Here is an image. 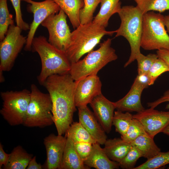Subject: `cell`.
<instances>
[{"label": "cell", "mask_w": 169, "mask_h": 169, "mask_svg": "<svg viewBox=\"0 0 169 169\" xmlns=\"http://www.w3.org/2000/svg\"><path fill=\"white\" fill-rule=\"evenodd\" d=\"M120 0H101L100 10L93 22L105 28L112 15L119 12L121 8Z\"/></svg>", "instance_id": "obj_21"}, {"label": "cell", "mask_w": 169, "mask_h": 169, "mask_svg": "<svg viewBox=\"0 0 169 169\" xmlns=\"http://www.w3.org/2000/svg\"><path fill=\"white\" fill-rule=\"evenodd\" d=\"M143 14L150 11L162 13L169 10V0H134Z\"/></svg>", "instance_id": "obj_26"}, {"label": "cell", "mask_w": 169, "mask_h": 169, "mask_svg": "<svg viewBox=\"0 0 169 169\" xmlns=\"http://www.w3.org/2000/svg\"><path fill=\"white\" fill-rule=\"evenodd\" d=\"M169 164V151H160L152 158L133 169H156Z\"/></svg>", "instance_id": "obj_29"}, {"label": "cell", "mask_w": 169, "mask_h": 169, "mask_svg": "<svg viewBox=\"0 0 169 169\" xmlns=\"http://www.w3.org/2000/svg\"><path fill=\"white\" fill-rule=\"evenodd\" d=\"M84 163L90 168L116 169L120 167L119 163L110 160L97 142L93 144L92 151Z\"/></svg>", "instance_id": "obj_18"}, {"label": "cell", "mask_w": 169, "mask_h": 169, "mask_svg": "<svg viewBox=\"0 0 169 169\" xmlns=\"http://www.w3.org/2000/svg\"><path fill=\"white\" fill-rule=\"evenodd\" d=\"M105 28L92 21L80 24L71 32L70 44L65 52L71 64L93 50L104 36H111L115 33Z\"/></svg>", "instance_id": "obj_3"}, {"label": "cell", "mask_w": 169, "mask_h": 169, "mask_svg": "<svg viewBox=\"0 0 169 169\" xmlns=\"http://www.w3.org/2000/svg\"><path fill=\"white\" fill-rule=\"evenodd\" d=\"M93 144L85 142L74 143L76 151L83 162L87 158L90 154L93 149Z\"/></svg>", "instance_id": "obj_36"}, {"label": "cell", "mask_w": 169, "mask_h": 169, "mask_svg": "<svg viewBox=\"0 0 169 169\" xmlns=\"http://www.w3.org/2000/svg\"><path fill=\"white\" fill-rule=\"evenodd\" d=\"M142 157V155L138 149L131 146L127 154L119 162L120 167L123 169H133L137 161Z\"/></svg>", "instance_id": "obj_33"}, {"label": "cell", "mask_w": 169, "mask_h": 169, "mask_svg": "<svg viewBox=\"0 0 169 169\" xmlns=\"http://www.w3.org/2000/svg\"><path fill=\"white\" fill-rule=\"evenodd\" d=\"M164 16L154 11L143 15L141 47L145 50H169V35L164 23Z\"/></svg>", "instance_id": "obj_7"}, {"label": "cell", "mask_w": 169, "mask_h": 169, "mask_svg": "<svg viewBox=\"0 0 169 169\" xmlns=\"http://www.w3.org/2000/svg\"><path fill=\"white\" fill-rule=\"evenodd\" d=\"M75 85L69 73L50 76L43 84L51 98L53 119L58 135L64 134L72 123L76 107Z\"/></svg>", "instance_id": "obj_1"}, {"label": "cell", "mask_w": 169, "mask_h": 169, "mask_svg": "<svg viewBox=\"0 0 169 169\" xmlns=\"http://www.w3.org/2000/svg\"><path fill=\"white\" fill-rule=\"evenodd\" d=\"M30 98L23 125L29 127L44 128L54 123L52 104L49 94L41 92L32 84Z\"/></svg>", "instance_id": "obj_6"}, {"label": "cell", "mask_w": 169, "mask_h": 169, "mask_svg": "<svg viewBox=\"0 0 169 169\" xmlns=\"http://www.w3.org/2000/svg\"><path fill=\"white\" fill-rule=\"evenodd\" d=\"M133 118V115L129 112L123 113L117 110L114 111L112 124L115 126V131L123 136L126 133Z\"/></svg>", "instance_id": "obj_27"}, {"label": "cell", "mask_w": 169, "mask_h": 169, "mask_svg": "<svg viewBox=\"0 0 169 169\" xmlns=\"http://www.w3.org/2000/svg\"><path fill=\"white\" fill-rule=\"evenodd\" d=\"M14 24L13 15L9 13L7 0H0V41L4 38L9 27Z\"/></svg>", "instance_id": "obj_28"}, {"label": "cell", "mask_w": 169, "mask_h": 169, "mask_svg": "<svg viewBox=\"0 0 169 169\" xmlns=\"http://www.w3.org/2000/svg\"><path fill=\"white\" fill-rule=\"evenodd\" d=\"M22 30L14 24L10 25L0 43V72L9 71L24 45L27 37L21 34Z\"/></svg>", "instance_id": "obj_9"}, {"label": "cell", "mask_w": 169, "mask_h": 169, "mask_svg": "<svg viewBox=\"0 0 169 169\" xmlns=\"http://www.w3.org/2000/svg\"><path fill=\"white\" fill-rule=\"evenodd\" d=\"M28 3L27 10L33 14V20L30 25L24 49H32L33 40L39 26L49 16L57 13L60 10L59 6L53 0L36 2L33 0H22Z\"/></svg>", "instance_id": "obj_11"}, {"label": "cell", "mask_w": 169, "mask_h": 169, "mask_svg": "<svg viewBox=\"0 0 169 169\" xmlns=\"http://www.w3.org/2000/svg\"><path fill=\"white\" fill-rule=\"evenodd\" d=\"M68 17L74 29L80 24L79 13L84 5L83 0H53Z\"/></svg>", "instance_id": "obj_22"}, {"label": "cell", "mask_w": 169, "mask_h": 169, "mask_svg": "<svg viewBox=\"0 0 169 169\" xmlns=\"http://www.w3.org/2000/svg\"><path fill=\"white\" fill-rule=\"evenodd\" d=\"M153 138L146 132L138 136L131 144L138 149L142 157L149 160L161 151V149L156 144Z\"/></svg>", "instance_id": "obj_23"}, {"label": "cell", "mask_w": 169, "mask_h": 169, "mask_svg": "<svg viewBox=\"0 0 169 169\" xmlns=\"http://www.w3.org/2000/svg\"><path fill=\"white\" fill-rule=\"evenodd\" d=\"M118 14L121 23L119 28L114 31L115 37L122 36L128 42L131 53L126 67L136 60L140 51L143 13L137 6L127 5L121 7Z\"/></svg>", "instance_id": "obj_4"}, {"label": "cell", "mask_w": 169, "mask_h": 169, "mask_svg": "<svg viewBox=\"0 0 169 169\" xmlns=\"http://www.w3.org/2000/svg\"><path fill=\"white\" fill-rule=\"evenodd\" d=\"M164 23L166 31L169 35V14L164 16Z\"/></svg>", "instance_id": "obj_42"}, {"label": "cell", "mask_w": 169, "mask_h": 169, "mask_svg": "<svg viewBox=\"0 0 169 169\" xmlns=\"http://www.w3.org/2000/svg\"><path fill=\"white\" fill-rule=\"evenodd\" d=\"M145 89L136 80L128 93L121 99L113 102L115 109L122 111L137 113L144 110L141 101V96Z\"/></svg>", "instance_id": "obj_17"}, {"label": "cell", "mask_w": 169, "mask_h": 169, "mask_svg": "<svg viewBox=\"0 0 169 169\" xmlns=\"http://www.w3.org/2000/svg\"><path fill=\"white\" fill-rule=\"evenodd\" d=\"M32 50L38 53L41 59V69L37 77L41 85L50 76L69 73L71 64L65 53L51 45L44 36L34 38Z\"/></svg>", "instance_id": "obj_2"}, {"label": "cell", "mask_w": 169, "mask_h": 169, "mask_svg": "<svg viewBox=\"0 0 169 169\" xmlns=\"http://www.w3.org/2000/svg\"><path fill=\"white\" fill-rule=\"evenodd\" d=\"M66 142L59 169H89L80 158L75 150L74 142L66 137Z\"/></svg>", "instance_id": "obj_19"}, {"label": "cell", "mask_w": 169, "mask_h": 169, "mask_svg": "<svg viewBox=\"0 0 169 169\" xmlns=\"http://www.w3.org/2000/svg\"><path fill=\"white\" fill-rule=\"evenodd\" d=\"M169 71V68L166 64L158 57L148 73L150 79L149 85H153L157 78L161 74Z\"/></svg>", "instance_id": "obj_32"}, {"label": "cell", "mask_w": 169, "mask_h": 169, "mask_svg": "<svg viewBox=\"0 0 169 169\" xmlns=\"http://www.w3.org/2000/svg\"><path fill=\"white\" fill-rule=\"evenodd\" d=\"M168 102L165 107V109H169V89L166 90L163 93V95L157 100L152 102H148L147 103L148 107L155 108L159 105L165 102Z\"/></svg>", "instance_id": "obj_37"}, {"label": "cell", "mask_w": 169, "mask_h": 169, "mask_svg": "<svg viewBox=\"0 0 169 169\" xmlns=\"http://www.w3.org/2000/svg\"><path fill=\"white\" fill-rule=\"evenodd\" d=\"M3 100L0 113L3 119L11 126L24 123L30 98V91L23 89L19 91L1 92Z\"/></svg>", "instance_id": "obj_8"}, {"label": "cell", "mask_w": 169, "mask_h": 169, "mask_svg": "<svg viewBox=\"0 0 169 169\" xmlns=\"http://www.w3.org/2000/svg\"><path fill=\"white\" fill-rule=\"evenodd\" d=\"M104 145L103 149L108 158L118 163L125 156L131 146L130 143L121 138L107 140Z\"/></svg>", "instance_id": "obj_20"}, {"label": "cell", "mask_w": 169, "mask_h": 169, "mask_svg": "<svg viewBox=\"0 0 169 169\" xmlns=\"http://www.w3.org/2000/svg\"><path fill=\"white\" fill-rule=\"evenodd\" d=\"M42 168L43 166L36 161L35 156L33 157L30 160L26 168L27 169H42Z\"/></svg>", "instance_id": "obj_41"}, {"label": "cell", "mask_w": 169, "mask_h": 169, "mask_svg": "<svg viewBox=\"0 0 169 169\" xmlns=\"http://www.w3.org/2000/svg\"><path fill=\"white\" fill-rule=\"evenodd\" d=\"M90 104L102 128L105 132L110 133L115 109L113 102L109 100L101 93L95 97Z\"/></svg>", "instance_id": "obj_15"}, {"label": "cell", "mask_w": 169, "mask_h": 169, "mask_svg": "<svg viewBox=\"0 0 169 169\" xmlns=\"http://www.w3.org/2000/svg\"><path fill=\"white\" fill-rule=\"evenodd\" d=\"M156 54L159 58L164 61L169 68V50L159 49L157 51Z\"/></svg>", "instance_id": "obj_40"}, {"label": "cell", "mask_w": 169, "mask_h": 169, "mask_svg": "<svg viewBox=\"0 0 169 169\" xmlns=\"http://www.w3.org/2000/svg\"><path fill=\"white\" fill-rule=\"evenodd\" d=\"M84 5L79 13L80 24L92 22L93 14L101 0H83Z\"/></svg>", "instance_id": "obj_30"}, {"label": "cell", "mask_w": 169, "mask_h": 169, "mask_svg": "<svg viewBox=\"0 0 169 169\" xmlns=\"http://www.w3.org/2000/svg\"><path fill=\"white\" fill-rule=\"evenodd\" d=\"M162 132L169 136V125L164 129Z\"/></svg>", "instance_id": "obj_43"}, {"label": "cell", "mask_w": 169, "mask_h": 169, "mask_svg": "<svg viewBox=\"0 0 169 169\" xmlns=\"http://www.w3.org/2000/svg\"><path fill=\"white\" fill-rule=\"evenodd\" d=\"M112 40L108 38L104 40L98 49L91 51L83 59L71 64L69 73L74 81L97 74L108 63L117 59L115 49L111 46Z\"/></svg>", "instance_id": "obj_5"}, {"label": "cell", "mask_w": 169, "mask_h": 169, "mask_svg": "<svg viewBox=\"0 0 169 169\" xmlns=\"http://www.w3.org/2000/svg\"><path fill=\"white\" fill-rule=\"evenodd\" d=\"M9 154L8 162L3 169H25L33 157L20 145L14 147Z\"/></svg>", "instance_id": "obj_24"}, {"label": "cell", "mask_w": 169, "mask_h": 169, "mask_svg": "<svg viewBox=\"0 0 169 169\" xmlns=\"http://www.w3.org/2000/svg\"><path fill=\"white\" fill-rule=\"evenodd\" d=\"M14 8L15 13V21L16 25L22 30H29L30 25L23 20L21 8L22 0H9Z\"/></svg>", "instance_id": "obj_35"}, {"label": "cell", "mask_w": 169, "mask_h": 169, "mask_svg": "<svg viewBox=\"0 0 169 169\" xmlns=\"http://www.w3.org/2000/svg\"><path fill=\"white\" fill-rule=\"evenodd\" d=\"M135 80L144 89L150 86V79L148 73L138 74Z\"/></svg>", "instance_id": "obj_38"}, {"label": "cell", "mask_w": 169, "mask_h": 169, "mask_svg": "<svg viewBox=\"0 0 169 169\" xmlns=\"http://www.w3.org/2000/svg\"><path fill=\"white\" fill-rule=\"evenodd\" d=\"M67 16L60 9L57 13L49 16L41 24L48 31L49 42L65 53L69 45L71 34L67 23Z\"/></svg>", "instance_id": "obj_10"}, {"label": "cell", "mask_w": 169, "mask_h": 169, "mask_svg": "<svg viewBox=\"0 0 169 169\" xmlns=\"http://www.w3.org/2000/svg\"><path fill=\"white\" fill-rule=\"evenodd\" d=\"M146 132L141 124L133 117L126 133L121 136V138L131 144L138 136Z\"/></svg>", "instance_id": "obj_31"}, {"label": "cell", "mask_w": 169, "mask_h": 169, "mask_svg": "<svg viewBox=\"0 0 169 169\" xmlns=\"http://www.w3.org/2000/svg\"><path fill=\"white\" fill-rule=\"evenodd\" d=\"M78 109L79 122L97 143L100 145H104L107 140V136L94 113L87 106Z\"/></svg>", "instance_id": "obj_16"}, {"label": "cell", "mask_w": 169, "mask_h": 169, "mask_svg": "<svg viewBox=\"0 0 169 169\" xmlns=\"http://www.w3.org/2000/svg\"><path fill=\"white\" fill-rule=\"evenodd\" d=\"M67 138L51 133L44 140L46 152L45 168L59 169L62 159Z\"/></svg>", "instance_id": "obj_14"}, {"label": "cell", "mask_w": 169, "mask_h": 169, "mask_svg": "<svg viewBox=\"0 0 169 169\" xmlns=\"http://www.w3.org/2000/svg\"><path fill=\"white\" fill-rule=\"evenodd\" d=\"M10 154H7L4 151L2 144L0 143V169L2 168L3 166L7 165L9 158Z\"/></svg>", "instance_id": "obj_39"}, {"label": "cell", "mask_w": 169, "mask_h": 169, "mask_svg": "<svg viewBox=\"0 0 169 169\" xmlns=\"http://www.w3.org/2000/svg\"><path fill=\"white\" fill-rule=\"evenodd\" d=\"M74 98L77 108L86 106L102 93V83L97 74L90 75L75 81Z\"/></svg>", "instance_id": "obj_12"}, {"label": "cell", "mask_w": 169, "mask_h": 169, "mask_svg": "<svg viewBox=\"0 0 169 169\" xmlns=\"http://www.w3.org/2000/svg\"><path fill=\"white\" fill-rule=\"evenodd\" d=\"M142 125L146 132L154 138L169 125V111L150 108L133 115Z\"/></svg>", "instance_id": "obj_13"}, {"label": "cell", "mask_w": 169, "mask_h": 169, "mask_svg": "<svg viewBox=\"0 0 169 169\" xmlns=\"http://www.w3.org/2000/svg\"><path fill=\"white\" fill-rule=\"evenodd\" d=\"M66 137L70 138L74 143L85 142L94 144L97 142L79 122H74L64 134Z\"/></svg>", "instance_id": "obj_25"}, {"label": "cell", "mask_w": 169, "mask_h": 169, "mask_svg": "<svg viewBox=\"0 0 169 169\" xmlns=\"http://www.w3.org/2000/svg\"><path fill=\"white\" fill-rule=\"evenodd\" d=\"M156 54L144 55L141 53L137 57L138 74L148 73L155 61L158 58Z\"/></svg>", "instance_id": "obj_34"}]
</instances>
